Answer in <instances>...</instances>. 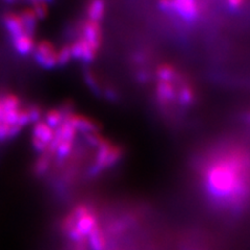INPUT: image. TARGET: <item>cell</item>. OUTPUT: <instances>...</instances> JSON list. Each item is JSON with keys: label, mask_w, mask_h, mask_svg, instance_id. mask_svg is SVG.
<instances>
[{"label": "cell", "mask_w": 250, "mask_h": 250, "mask_svg": "<svg viewBox=\"0 0 250 250\" xmlns=\"http://www.w3.org/2000/svg\"><path fill=\"white\" fill-rule=\"evenodd\" d=\"M162 5L168 15L186 22H192L200 16V4L195 1H168Z\"/></svg>", "instance_id": "4"}, {"label": "cell", "mask_w": 250, "mask_h": 250, "mask_svg": "<svg viewBox=\"0 0 250 250\" xmlns=\"http://www.w3.org/2000/svg\"><path fill=\"white\" fill-rule=\"evenodd\" d=\"M52 156L48 153H42V155L39 158L35 163V172L38 175H43L47 171L49 170L51 165Z\"/></svg>", "instance_id": "13"}, {"label": "cell", "mask_w": 250, "mask_h": 250, "mask_svg": "<svg viewBox=\"0 0 250 250\" xmlns=\"http://www.w3.org/2000/svg\"><path fill=\"white\" fill-rule=\"evenodd\" d=\"M3 24L7 31V34L10 35L11 41L19 38L20 36L26 34L25 27H24V24H23L20 14L14 13V12L5 13L3 16Z\"/></svg>", "instance_id": "9"}, {"label": "cell", "mask_w": 250, "mask_h": 250, "mask_svg": "<svg viewBox=\"0 0 250 250\" xmlns=\"http://www.w3.org/2000/svg\"><path fill=\"white\" fill-rule=\"evenodd\" d=\"M2 120H3V109L1 105V100H0V124L2 123Z\"/></svg>", "instance_id": "16"}, {"label": "cell", "mask_w": 250, "mask_h": 250, "mask_svg": "<svg viewBox=\"0 0 250 250\" xmlns=\"http://www.w3.org/2000/svg\"><path fill=\"white\" fill-rule=\"evenodd\" d=\"M88 245L91 250H106L107 248V240L105 233L101 229L100 225L96 226L89 236L87 237Z\"/></svg>", "instance_id": "10"}, {"label": "cell", "mask_w": 250, "mask_h": 250, "mask_svg": "<svg viewBox=\"0 0 250 250\" xmlns=\"http://www.w3.org/2000/svg\"><path fill=\"white\" fill-rule=\"evenodd\" d=\"M155 77V99L164 115L175 118L190 111L195 91L190 78L181 69L163 65L159 67Z\"/></svg>", "instance_id": "2"}, {"label": "cell", "mask_w": 250, "mask_h": 250, "mask_svg": "<svg viewBox=\"0 0 250 250\" xmlns=\"http://www.w3.org/2000/svg\"><path fill=\"white\" fill-rule=\"evenodd\" d=\"M249 123H250V117H249Z\"/></svg>", "instance_id": "17"}, {"label": "cell", "mask_w": 250, "mask_h": 250, "mask_svg": "<svg viewBox=\"0 0 250 250\" xmlns=\"http://www.w3.org/2000/svg\"><path fill=\"white\" fill-rule=\"evenodd\" d=\"M200 183L215 206L237 210L250 199V151L239 145H222L208 152L199 169Z\"/></svg>", "instance_id": "1"}, {"label": "cell", "mask_w": 250, "mask_h": 250, "mask_svg": "<svg viewBox=\"0 0 250 250\" xmlns=\"http://www.w3.org/2000/svg\"><path fill=\"white\" fill-rule=\"evenodd\" d=\"M72 59L71 52H70L69 45L62 47L60 50H58V65L59 66H64L69 61Z\"/></svg>", "instance_id": "15"}, {"label": "cell", "mask_w": 250, "mask_h": 250, "mask_svg": "<svg viewBox=\"0 0 250 250\" xmlns=\"http://www.w3.org/2000/svg\"><path fill=\"white\" fill-rule=\"evenodd\" d=\"M121 148L117 144L111 142V141L104 139L97 147L95 159L93 161L92 168L89 171V173L94 175L107 170L108 168L115 166L121 159Z\"/></svg>", "instance_id": "3"}, {"label": "cell", "mask_w": 250, "mask_h": 250, "mask_svg": "<svg viewBox=\"0 0 250 250\" xmlns=\"http://www.w3.org/2000/svg\"><path fill=\"white\" fill-rule=\"evenodd\" d=\"M15 50L22 56H27V54L34 51L35 48V39L33 36H29L27 34L20 36L19 38L15 39L12 41Z\"/></svg>", "instance_id": "11"}, {"label": "cell", "mask_w": 250, "mask_h": 250, "mask_svg": "<svg viewBox=\"0 0 250 250\" xmlns=\"http://www.w3.org/2000/svg\"><path fill=\"white\" fill-rule=\"evenodd\" d=\"M34 58L39 65L44 68H53L58 65V50L54 45L47 40L35 45Z\"/></svg>", "instance_id": "5"}, {"label": "cell", "mask_w": 250, "mask_h": 250, "mask_svg": "<svg viewBox=\"0 0 250 250\" xmlns=\"http://www.w3.org/2000/svg\"><path fill=\"white\" fill-rule=\"evenodd\" d=\"M105 12V5L103 1H93L90 2L85 9V14H87L88 20L100 22L104 18Z\"/></svg>", "instance_id": "12"}, {"label": "cell", "mask_w": 250, "mask_h": 250, "mask_svg": "<svg viewBox=\"0 0 250 250\" xmlns=\"http://www.w3.org/2000/svg\"><path fill=\"white\" fill-rule=\"evenodd\" d=\"M80 36H82L94 48L99 50L101 44V36H103L100 22L91 21L87 19L81 26Z\"/></svg>", "instance_id": "8"}, {"label": "cell", "mask_w": 250, "mask_h": 250, "mask_svg": "<svg viewBox=\"0 0 250 250\" xmlns=\"http://www.w3.org/2000/svg\"><path fill=\"white\" fill-rule=\"evenodd\" d=\"M33 11L35 12L36 17L38 19L45 18L48 15V3L43 1H35L33 2Z\"/></svg>", "instance_id": "14"}, {"label": "cell", "mask_w": 250, "mask_h": 250, "mask_svg": "<svg viewBox=\"0 0 250 250\" xmlns=\"http://www.w3.org/2000/svg\"><path fill=\"white\" fill-rule=\"evenodd\" d=\"M54 138V129L45 122H37L33 130V144L37 151L46 152Z\"/></svg>", "instance_id": "6"}, {"label": "cell", "mask_w": 250, "mask_h": 250, "mask_svg": "<svg viewBox=\"0 0 250 250\" xmlns=\"http://www.w3.org/2000/svg\"><path fill=\"white\" fill-rule=\"evenodd\" d=\"M72 59L80 60L84 62H89L95 59L98 49L94 48L82 36H78L71 45H69Z\"/></svg>", "instance_id": "7"}]
</instances>
